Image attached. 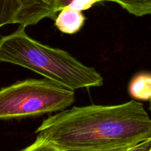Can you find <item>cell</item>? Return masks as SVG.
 Segmentation results:
<instances>
[{
    "label": "cell",
    "mask_w": 151,
    "mask_h": 151,
    "mask_svg": "<svg viewBox=\"0 0 151 151\" xmlns=\"http://www.w3.org/2000/svg\"><path fill=\"white\" fill-rule=\"evenodd\" d=\"M35 133L59 150L98 151L131 147L151 137L142 103L75 106L44 119Z\"/></svg>",
    "instance_id": "1"
},
{
    "label": "cell",
    "mask_w": 151,
    "mask_h": 151,
    "mask_svg": "<svg viewBox=\"0 0 151 151\" xmlns=\"http://www.w3.org/2000/svg\"><path fill=\"white\" fill-rule=\"evenodd\" d=\"M19 24L12 33L0 38V62L26 68L73 90L100 87L103 78L63 50L43 44L27 34Z\"/></svg>",
    "instance_id": "2"
},
{
    "label": "cell",
    "mask_w": 151,
    "mask_h": 151,
    "mask_svg": "<svg viewBox=\"0 0 151 151\" xmlns=\"http://www.w3.org/2000/svg\"><path fill=\"white\" fill-rule=\"evenodd\" d=\"M75 102V91L47 78L18 81L0 89V119L59 112Z\"/></svg>",
    "instance_id": "3"
},
{
    "label": "cell",
    "mask_w": 151,
    "mask_h": 151,
    "mask_svg": "<svg viewBox=\"0 0 151 151\" xmlns=\"http://www.w3.org/2000/svg\"><path fill=\"white\" fill-rule=\"evenodd\" d=\"M21 9L16 23L25 27L35 25L44 19H55L57 0H20Z\"/></svg>",
    "instance_id": "4"
},
{
    "label": "cell",
    "mask_w": 151,
    "mask_h": 151,
    "mask_svg": "<svg viewBox=\"0 0 151 151\" xmlns=\"http://www.w3.org/2000/svg\"><path fill=\"white\" fill-rule=\"evenodd\" d=\"M85 21L83 12L66 7L59 11L55 19V25L63 33L72 35L81 30Z\"/></svg>",
    "instance_id": "5"
},
{
    "label": "cell",
    "mask_w": 151,
    "mask_h": 151,
    "mask_svg": "<svg viewBox=\"0 0 151 151\" xmlns=\"http://www.w3.org/2000/svg\"><path fill=\"white\" fill-rule=\"evenodd\" d=\"M128 93L135 100H151V74L142 72L136 75L130 81Z\"/></svg>",
    "instance_id": "6"
},
{
    "label": "cell",
    "mask_w": 151,
    "mask_h": 151,
    "mask_svg": "<svg viewBox=\"0 0 151 151\" xmlns=\"http://www.w3.org/2000/svg\"><path fill=\"white\" fill-rule=\"evenodd\" d=\"M20 9V0H0V28L16 23Z\"/></svg>",
    "instance_id": "7"
},
{
    "label": "cell",
    "mask_w": 151,
    "mask_h": 151,
    "mask_svg": "<svg viewBox=\"0 0 151 151\" xmlns=\"http://www.w3.org/2000/svg\"><path fill=\"white\" fill-rule=\"evenodd\" d=\"M117 3L126 11L137 17L151 15V0H106Z\"/></svg>",
    "instance_id": "8"
},
{
    "label": "cell",
    "mask_w": 151,
    "mask_h": 151,
    "mask_svg": "<svg viewBox=\"0 0 151 151\" xmlns=\"http://www.w3.org/2000/svg\"><path fill=\"white\" fill-rule=\"evenodd\" d=\"M103 1L106 0H57L58 10L59 12L64 7H69L74 10L83 12L91 8L96 3Z\"/></svg>",
    "instance_id": "9"
},
{
    "label": "cell",
    "mask_w": 151,
    "mask_h": 151,
    "mask_svg": "<svg viewBox=\"0 0 151 151\" xmlns=\"http://www.w3.org/2000/svg\"><path fill=\"white\" fill-rule=\"evenodd\" d=\"M21 151H60L55 146L43 137L37 136L36 139L32 144Z\"/></svg>",
    "instance_id": "10"
},
{
    "label": "cell",
    "mask_w": 151,
    "mask_h": 151,
    "mask_svg": "<svg viewBox=\"0 0 151 151\" xmlns=\"http://www.w3.org/2000/svg\"><path fill=\"white\" fill-rule=\"evenodd\" d=\"M126 151H151V137L132 146Z\"/></svg>",
    "instance_id": "11"
},
{
    "label": "cell",
    "mask_w": 151,
    "mask_h": 151,
    "mask_svg": "<svg viewBox=\"0 0 151 151\" xmlns=\"http://www.w3.org/2000/svg\"><path fill=\"white\" fill-rule=\"evenodd\" d=\"M132 147V146H131ZM131 147H120V148H116V149H111V150H98V151H126L128 148ZM61 151H74V150H61Z\"/></svg>",
    "instance_id": "12"
},
{
    "label": "cell",
    "mask_w": 151,
    "mask_h": 151,
    "mask_svg": "<svg viewBox=\"0 0 151 151\" xmlns=\"http://www.w3.org/2000/svg\"><path fill=\"white\" fill-rule=\"evenodd\" d=\"M149 102H150V104H149V110L151 111V100Z\"/></svg>",
    "instance_id": "13"
}]
</instances>
